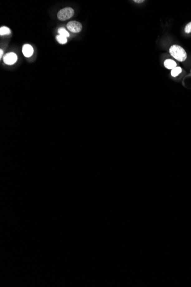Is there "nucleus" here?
<instances>
[{
    "mask_svg": "<svg viewBox=\"0 0 191 287\" xmlns=\"http://www.w3.org/2000/svg\"><path fill=\"white\" fill-rule=\"evenodd\" d=\"M170 53L171 56L181 62L185 61L187 57V53L183 48L177 45L172 46L170 49Z\"/></svg>",
    "mask_w": 191,
    "mask_h": 287,
    "instance_id": "1",
    "label": "nucleus"
},
{
    "mask_svg": "<svg viewBox=\"0 0 191 287\" xmlns=\"http://www.w3.org/2000/svg\"><path fill=\"white\" fill-rule=\"evenodd\" d=\"M74 11L72 7H66L59 11L57 18L60 21H65L73 17Z\"/></svg>",
    "mask_w": 191,
    "mask_h": 287,
    "instance_id": "2",
    "label": "nucleus"
},
{
    "mask_svg": "<svg viewBox=\"0 0 191 287\" xmlns=\"http://www.w3.org/2000/svg\"><path fill=\"white\" fill-rule=\"evenodd\" d=\"M68 29L73 33H79L83 29L81 24L77 21H71L67 24Z\"/></svg>",
    "mask_w": 191,
    "mask_h": 287,
    "instance_id": "3",
    "label": "nucleus"
},
{
    "mask_svg": "<svg viewBox=\"0 0 191 287\" xmlns=\"http://www.w3.org/2000/svg\"><path fill=\"white\" fill-rule=\"evenodd\" d=\"M4 63L7 65H12L17 60V56L16 53L10 52L7 53L3 58Z\"/></svg>",
    "mask_w": 191,
    "mask_h": 287,
    "instance_id": "4",
    "label": "nucleus"
},
{
    "mask_svg": "<svg viewBox=\"0 0 191 287\" xmlns=\"http://www.w3.org/2000/svg\"><path fill=\"white\" fill-rule=\"evenodd\" d=\"M22 53L25 57H29L33 55V48L31 45L29 44H25L23 46L22 49Z\"/></svg>",
    "mask_w": 191,
    "mask_h": 287,
    "instance_id": "5",
    "label": "nucleus"
},
{
    "mask_svg": "<svg viewBox=\"0 0 191 287\" xmlns=\"http://www.w3.org/2000/svg\"><path fill=\"white\" fill-rule=\"evenodd\" d=\"M164 66L168 69L173 70L177 66V64L173 60L167 59L164 61Z\"/></svg>",
    "mask_w": 191,
    "mask_h": 287,
    "instance_id": "6",
    "label": "nucleus"
},
{
    "mask_svg": "<svg viewBox=\"0 0 191 287\" xmlns=\"http://www.w3.org/2000/svg\"><path fill=\"white\" fill-rule=\"evenodd\" d=\"M181 72H182V69L180 67H176L171 71V75L173 77H176L177 75L180 74Z\"/></svg>",
    "mask_w": 191,
    "mask_h": 287,
    "instance_id": "7",
    "label": "nucleus"
},
{
    "mask_svg": "<svg viewBox=\"0 0 191 287\" xmlns=\"http://www.w3.org/2000/svg\"><path fill=\"white\" fill-rule=\"evenodd\" d=\"M11 33V29L7 27H3L0 28V35L4 36L9 35Z\"/></svg>",
    "mask_w": 191,
    "mask_h": 287,
    "instance_id": "8",
    "label": "nucleus"
},
{
    "mask_svg": "<svg viewBox=\"0 0 191 287\" xmlns=\"http://www.w3.org/2000/svg\"><path fill=\"white\" fill-rule=\"evenodd\" d=\"M56 40L61 44H65L67 42V37L60 35L56 36Z\"/></svg>",
    "mask_w": 191,
    "mask_h": 287,
    "instance_id": "9",
    "label": "nucleus"
},
{
    "mask_svg": "<svg viewBox=\"0 0 191 287\" xmlns=\"http://www.w3.org/2000/svg\"><path fill=\"white\" fill-rule=\"evenodd\" d=\"M58 32L60 34V35L63 36L65 37H69V32L66 31V29L65 28H60L58 30Z\"/></svg>",
    "mask_w": 191,
    "mask_h": 287,
    "instance_id": "10",
    "label": "nucleus"
},
{
    "mask_svg": "<svg viewBox=\"0 0 191 287\" xmlns=\"http://www.w3.org/2000/svg\"><path fill=\"white\" fill-rule=\"evenodd\" d=\"M185 32L186 33H189L191 32V22L188 23L185 27Z\"/></svg>",
    "mask_w": 191,
    "mask_h": 287,
    "instance_id": "11",
    "label": "nucleus"
},
{
    "mask_svg": "<svg viewBox=\"0 0 191 287\" xmlns=\"http://www.w3.org/2000/svg\"><path fill=\"white\" fill-rule=\"evenodd\" d=\"M144 0H141V1H140V0H135L134 1V2H135L136 3H142V2H144Z\"/></svg>",
    "mask_w": 191,
    "mask_h": 287,
    "instance_id": "12",
    "label": "nucleus"
},
{
    "mask_svg": "<svg viewBox=\"0 0 191 287\" xmlns=\"http://www.w3.org/2000/svg\"><path fill=\"white\" fill-rule=\"evenodd\" d=\"M3 53H4V52H3V51H2V49H1V50H0V58H1V57H2V54H3Z\"/></svg>",
    "mask_w": 191,
    "mask_h": 287,
    "instance_id": "13",
    "label": "nucleus"
},
{
    "mask_svg": "<svg viewBox=\"0 0 191 287\" xmlns=\"http://www.w3.org/2000/svg\"></svg>",
    "mask_w": 191,
    "mask_h": 287,
    "instance_id": "14",
    "label": "nucleus"
}]
</instances>
